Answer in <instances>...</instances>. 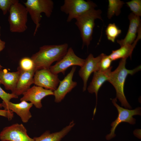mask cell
I'll return each mask as SVG.
<instances>
[{
	"mask_svg": "<svg viewBox=\"0 0 141 141\" xmlns=\"http://www.w3.org/2000/svg\"><path fill=\"white\" fill-rule=\"evenodd\" d=\"M112 61L109 56L105 54L100 61L99 71H104L108 70L110 67Z\"/></svg>",
	"mask_w": 141,
	"mask_h": 141,
	"instance_id": "25",
	"label": "cell"
},
{
	"mask_svg": "<svg viewBox=\"0 0 141 141\" xmlns=\"http://www.w3.org/2000/svg\"><path fill=\"white\" fill-rule=\"evenodd\" d=\"M112 67L104 71H98L94 72L91 81L87 88L89 92L91 93H95L96 98L95 107L93 111V115L96 113L98 93V91L103 84L108 80Z\"/></svg>",
	"mask_w": 141,
	"mask_h": 141,
	"instance_id": "16",
	"label": "cell"
},
{
	"mask_svg": "<svg viewBox=\"0 0 141 141\" xmlns=\"http://www.w3.org/2000/svg\"><path fill=\"white\" fill-rule=\"evenodd\" d=\"M121 32V30L114 23L109 24L105 30L108 39L113 42H115L116 39Z\"/></svg>",
	"mask_w": 141,
	"mask_h": 141,
	"instance_id": "22",
	"label": "cell"
},
{
	"mask_svg": "<svg viewBox=\"0 0 141 141\" xmlns=\"http://www.w3.org/2000/svg\"><path fill=\"white\" fill-rule=\"evenodd\" d=\"M133 134L136 137L141 139V130L140 129H136L133 131Z\"/></svg>",
	"mask_w": 141,
	"mask_h": 141,
	"instance_id": "30",
	"label": "cell"
},
{
	"mask_svg": "<svg viewBox=\"0 0 141 141\" xmlns=\"http://www.w3.org/2000/svg\"><path fill=\"white\" fill-rule=\"evenodd\" d=\"M85 61L77 56L72 48L70 47L63 57L55 64L51 66L49 69L54 74H58L61 73L64 75L65 71L69 67L75 66L81 67L84 64Z\"/></svg>",
	"mask_w": 141,
	"mask_h": 141,
	"instance_id": "8",
	"label": "cell"
},
{
	"mask_svg": "<svg viewBox=\"0 0 141 141\" xmlns=\"http://www.w3.org/2000/svg\"><path fill=\"white\" fill-rule=\"evenodd\" d=\"M105 54L102 53L95 57L92 54H90L85 60L84 64L81 67L78 72L79 75L83 81V92L86 90L87 83L91 74L99 70L100 61Z\"/></svg>",
	"mask_w": 141,
	"mask_h": 141,
	"instance_id": "11",
	"label": "cell"
},
{
	"mask_svg": "<svg viewBox=\"0 0 141 141\" xmlns=\"http://www.w3.org/2000/svg\"><path fill=\"white\" fill-rule=\"evenodd\" d=\"M125 3L120 0H109L107 16L110 19L114 15L118 16L121 12V9Z\"/></svg>",
	"mask_w": 141,
	"mask_h": 141,
	"instance_id": "21",
	"label": "cell"
},
{
	"mask_svg": "<svg viewBox=\"0 0 141 141\" xmlns=\"http://www.w3.org/2000/svg\"><path fill=\"white\" fill-rule=\"evenodd\" d=\"M75 124L73 121L60 131L51 133L47 131L38 137L33 138L34 141H61L74 126Z\"/></svg>",
	"mask_w": 141,
	"mask_h": 141,
	"instance_id": "20",
	"label": "cell"
},
{
	"mask_svg": "<svg viewBox=\"0 0 141 141\" xmlns=\"http://www.w3.org/2000/svg\"><path fill=\"white\" fill-rule=\"evenodd\" d=\"M127 58L122 59L117 68L111 71L108 81L115 88L116 92V97L121 103L122 106L126 109H131L132 107L127 102L124 93V85L125 80L129 74L133 75L141 69L139 66L132 70H128L125 67Z\"/></svg>",
	"mask_w": 141,
	"mask_h": 141,
	"instance_id": "2",
	"label": "cell"
},
{
	"mask_svg": "<svg viewBox=\"0 0 141 141\" xmlns=\"http://www.w3.org/2000/svg\"><path fill=\"white\" fill-rule=\"evenodd\" d=\"M24 3L36 25L34 36L40 26L41 14L43 13L47 17H50L53 12L54 3L51 0H27Z\"/></svg>",
	"mask_w": 141,
	"mask_h": 141,
	"instance_id": "4",
	"label": "cell"
},
{
	"mask_svg": "<svg viewBox=\"0 0 141 141\" xmlns=\"http://www.w3.org/2000/svg\"><path fill=\"white\" fill-rule=\"evenodd\" d=\"M117 98H114L112 100V102L116 108L118 112V116L111 124L112 127L110 133L105 137L106 140H110L116 136L115 132L116 128L119 124L122 122H127L134 125L136 123V119L133 116L135 115H141V108L138 107L134 109L130 110L124 108L119 105L116 103Z\"/></svg>",
	"mask_w": 141,
	"mask_h": 141,
	"instance_id": "7",
	"label": "cell"
},
{
	"mask_svg": "<svg viewBox=\"0 0 141 141\" xmlns=\"http://www.w3.org/2000/svg\"><path fill=\"white\" fill-rule=\"evenodd\" d=\"M3 107V105L2 103H0V107Z\"/></svg>",
	"mask_w": 141,
	"mask_h": 141,
	"instance_id": "31",
	"label": "cell"
},
{
	"mask_svg": "<svg viewBox=\"0 0 141 141\" xmlns=\"http://www.w3.org/2000/svg\"><path fill=\"white\" fill-rule=\"evenodd\" d=\"M1 141H34L28 135L22 124L15 123L4 128L0 133Z\"/></svg>",
	"mask_w": 141,
	"mask_h": 141,
	"instance_id": "9",
	"label": "cell"
},
{
	"mask_svg": "<svg viewBox=\"0 0 141 141\" xmlns=\"http://www.w3.org/2000/svg\"><path fill=\"white\" fill-rule=\"evenodd\" d=\"M0 116L7 118L10 121L14 117L13 112L10 110L0 109Z\"/></svg>",
	"mask_w": 141,
	"mask_h": 141,
	"instance_id": "28",
	"label": "cell"
},
{
	"mask_svg": "<svg viewBox=\"0 0 141 141\" xmlns=\"http://www.w3.org/2000/svg\"><path fill=\"white\" fill-rule=\"evenodd\" d=\"M17 70L20 71V74L15 89L13 93L18 96L22 95L33 84V78L35 70L29 71Z\"/></svg>",
	"mask_w": 141,
	"mask_h": 141,
	"instance_id": "17",
	"label": "cell"
},
{
	"mask_svg": "<svg viewBox=\"0 0 141 141\" xmlns=\"http://www.w3.org/2000/svg\"><path fill=\"white\" fill-rule=\"evenodd\" d=\"M20 74V72H8L6 69H0V84L3 85L5 89L13 93L15 89Z\"/></svg>",
	"mask_w": 141,
	"mask_h": 141,
	"instance_id": "18",
	"label": "cell"
},
{
	"mask_svg": "<svg viewBox=\"0 0 141 141\" xmlns=\"http://www.w3.org/2000/svg\"><path fill=\"white\" fill-rule=\"evenodd\" d=\"M17 70L23 71H29L35 70L34 63L31 58L24 57L20 61Z\"/></svg>",
	"mask_w": 141,
	"mask_h": 141,
	"instance_id": "23",
	"label": "cell"
},
{
	"mask_svg": "<svg viewBox=\"0 0 141 141\" xmlns=\"http://www.w3.org/2000/svg\"><path fill=\"white\" fill-rule=\"evenodd\" d=\"M68 47L66 43L45 45L40 47L38 51L31 57L34 63L35 71L49 69L53 63L58 62L63 57L67 51Z\"/></svg>",
	"mask_w": 141,
	"mask_h": 141,
	"instance_id": "1",
	"label": "cell"
},
{
	"mask_svg": "<svg viewBox=\"0 0 141 141\" xmlns=\"http://www.w3.org/2000/svg\"><path fill=\"white\" fill-rule=\"evenodd\" d=\"M22 95L23 96L20 98V101H30L36 108L40 109L42 106V99L46 96L54 95V93L51 90L34 85L24 92Z\"/></svg>",
	"mask_w": 141,
	"mask_h": 141,
	"instance_id": "12",
	"label": "cell"
},
{
	"mask_svg": "<svg viewBox=\"0 0 141 141\" xmlns=\"http://www.w3.org/2000/svg\"><path fill=\"white\" fill-rule=\"evenodd\" d=\"M19 1L18 0H0V9L3 15L9 11L12 5Z\"/></svg>",
	"mask_w": 141,
	"mask_h": 141,
	"instance_id": "26",
	"label": "cell"
},
{
	"mask_svg": "<svg viewBox=\"0 0 141 141\" xmlns=\"http://www.w3.org/2000/svg\"><path fill=\"white\" fill-rule=\"evenodd\" d=\"M132 13L139 17L141 16V0H132L126 3Z\"/></svg>",
	"mask_w": 141,
	"mask_h": 141,
	"instance_id": "24",
	"label": "cell"
},
{
	"mask_svg": "<svg viewBox=\"0 0 141 141\" xmlns=\"http://www.w3.org/2000/svg\"><path fill=\"white\" fill-rule=\"evenodd\" d=\"M141 38V28L138 32V35L134 42L131 44H126L121 46L119 49L112 51L111 53L109 55L112 61L121 58H127L130 57L131 58L133 51L137 42Z\"/></svg>",
	"mask_w": 141,
	"mask_h": 141,
	"instance_id": "19",
	"label": "cell"
},
{
	"mask_svg": "<svg viewBox=\"0 0 141 141\" xmlns=\"http://www.w3.org/2000/svg\"><path fill=\"white\" fill-rule=\"evenodd\" d=\"M76 68L75 66H73L70 72L63 80L60 81L58 86L53 91L55 102H61L67 94L77 85V83L72 80Z\"/></svg>",
	"mask_w": 141,
	"mask_h": 141,
	"instance_id": "13",
	"label": "cell"
},
{
	"mask_svg": "<svg viewBox=\"0 0 141 141\" xmlns=\"http://www.w3.org/2000/svg\"><path fill=\"white\" fill-rule=\"evenodd\" d=\"M2 103L4 110H10L15 113L20 117L24 123L27 122L32 117L30 110L33 104L31 102L23 101L18 103H13L10 101L2 102Z\"/></svg>",
	"mask_w": 141,
	"mask_h": 141,
	"instance_id": "14",
	"label": "cell"
},
{
	"mask_svg": "<svg viewBox=\"0 0 141 141\" xmlns=\"http://www.w3.org/2000/svg\"><path fill=\"white\" fill-rule=\"evenodd\" d=\"M97 6L90 0H64L60 10L68 15L67 21L70 22L82 14L95 9Z\"/></svg>",
	"mask_w": 141,
	"mask_h": 141,
	"instance_id": "6",
	"label": "cell"
},
{
	"mask_svg": "<svg viewBox=\"0 0 141 141\" xmlns=\"http://www.w3.org/2000/svg\"><path fill=\"white\" fill-rule=\"evenodd\" d=\"M0 97L2 99V102H7L10 101L11 99L17 98L18 97L14 93H7L0 87Z\"/></svg>",
	"mask_w": 141,
	"mask_h": 141,
	"instance_id": "27",
	"label": "cell"
},
{
	"mask_svg": "<svg viewBox=\"0 0 141 141\" xmlns=\"http://www.w3.org/2000/svg\"><path fill=\"white\" fill-rule=\"evenodd\" d=\"M101 11L95 9L88 11L81 15L75 19V25L79 30L83 41L82 48L85 45L88 47L92 39L93 29L96 19L102 20Z\"/></svg>",
	"mask_w": 141,
	"mask_h": 141,
	"instance_id": "3",
	"label": "cell"
},
{
	"mask_svg": "<svg viewBox=\"0 0 141 141\" xmlns=\"http://www.w3.org/2000/svg\"><path fill=\"white\" fill-rule=\"evenodd\" d=\"M60 81L58 75L51 73L49 69L36 70L33 78V84L36 86L53 91L56 89Z\"/></svg>",
	"mask_w": 141,
	"mask_h": 141,
	"instance_id": "10",
	"label": "cell"
},
{
	"mask_svg": "<svg viewBox=\"0 0 141 141\" xmlns=\"http://www.w3.org/2000/svg\"><path fill=\"white\" fill-rule=\"evenodd\" d=\"M1 26H0V36H1ZM5 43L4 41L2 40L0 38V52L2 51L5 48ZM2 66L0 64V69H1Z\"/></svg>",
	"mask_w": 141,
	"mask_h": 141,
	"instance_id": "29",
	"label": "cell"
},
{
	"mask_svg": "<svg viewBox=\"0 0 141 141\" xmlns=\"http://www.w3.org/2000/svg\"><path fill=\"white\" fill-rule=\"evenodd\" d=\"M128 18L130 24L125 37L123 39L117 40L118 43L121 46L132 44L136 40L137 33L141 28L140 17L136 16L132 13L128 16Z\"/></svg>",
	"mask_w": 141,
	"mask_h": 141,
	"instance_id": "15",
	"label": "cell"
},
{
	"mask_svg": "<svg viewBox=\"0 0 141 141\" xmlns=\"http://www.w3.org/2000/svg\"><path fill=\"white\" fill-rule=\"evenodd\" d=\"M8 17L9 29L12 32L22 33L27 29L28 11L25 6L17 2L10 9Z\"/></svg>",
	"mask_w": 141,
	"mask_h": 141,
	"instance_id": "5",
	"label": "cell"
}]
</instances>
